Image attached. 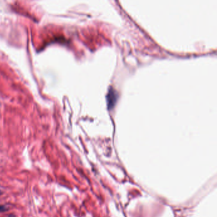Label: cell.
I'll list each match as a JSON object with an SVG mask.
<instances>
[{
    "instance_id": "cell-2",
    "label": "cell",
    "mask_w": 217,
    "mask_h": 217,
    "mask_svg": "<svg viewBox=\"0 0 217 217\" xmlns=\"http://www.w3.org/2000/svg\"><path fill=\"white\" fill-rule=\"evenodd\" d=\"M0 193H1V192H0Z\"/></svg>"
},
{
    "instance_id": "cell-1",
    "label": "cell",
    "mask_w": 217,
    "mask_h": 217,
    "mask_svg": "<svg viewBox=\"0 0 217 217\" xmlns=\"http://www.w3.org/2000/svg\"><path fill=\"white\" fill-rule=\"evenodd\" d=\"M7 210V208L5 206H0V212H4Z\"/></svg>"
}]
</instances>
